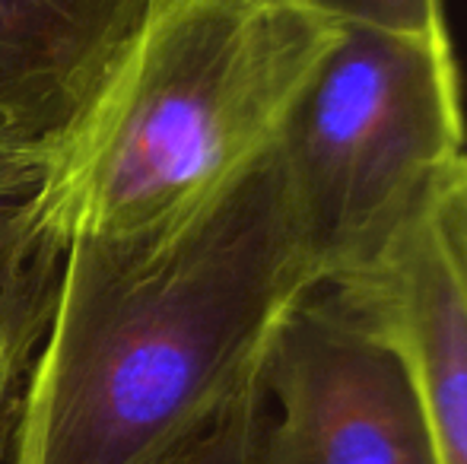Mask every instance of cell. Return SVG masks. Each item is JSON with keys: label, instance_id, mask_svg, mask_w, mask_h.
<instances>
[{"label": "cell", "instance_id": "obj_1", "mask_svg": "<svg viewBox=\"0 0 467 464\" xmlns=\"http://www.w3.org/2000/svg\"><path fill=\"white\" fill-rule=\"evenodd\" d=\"M321 284L277 143L150 248L74 239L13 433V464H162L258 376Z\"/></svg>", "mask_w": 467, "mask_h": 464}, {"label": "cell", "instance_id": "obj_2", "mask_svg": "<svg viewBox=\"0 0 467 464\" xmlns=\"http://www.w3.org/2000/svg\"><path fill=\"white\" fill-rule=\"evenodd\" d=\"M344 23L308 0H153L36 194L61 242L150 248L277 143Z\"/></svg>", "mask_w": 467, "mask_h": 464}, {"label": "cell", "instance_id": "obj_3", "mask_svg": "<svg viewBox=\"0 0 467 464\" xmlns=\"http://www.w3.org/2000/svg\"><path fill=\"white\" fill-rule=\"evenodd\" d=\"M464 153L451 32L344 26L277 137L289 207L321 284L369 264Z\"/></svg>", "mask_w": 467, "mask_h": 464}, {"label": "cell", "instance_id": "obj_4", "mask_svg": "<svg viewBox=\"0 0 467 464\" xmlns=\"http://www.w3.org/2000/svg\"><path fill=\"white\" fill-rule=\"evenodd\" d=\"M248 464H439L400 359L327 284L274 328Z\"/></svg>", "mask_w": 467, "mask_h": 464}, {"label": "cell", "instance_id": "obj_5", "mask_svg": "<svg viewBox=\"0 0 467 464\" xmlns=\"http://www.w3.org/2000/svg\"><path fill=\"white\" fill-rule=\"evenodd\" d=\"M400 359L439 464H467V153L385 248L327 280Z\"/></svg>", "mask_w": 467, "mask_h": 464}, {"label": "cell", "instance_id": "obj_6", "mask_svg": "<svg viewBox=\"0 0 467 464\" xmlns=\"http://www.w3.org/2000/svg\"><path fill=\"white\" fill-rule=\"evenodd\" d=\"M153 0H0V140L57 153Z\"/></svg>", "mask_w": 467, "mask_h": 464}, {"label": "cell", "instance_id": "obj_7", "mask_svg": "<svg viewBox=\"0 0 467 464\" xmlns=\"http://www.w3.org/2000/svg\"><path fill=\"white\" fill-rule=\"evenodd\" d=\"M64 248L36 194L0 204V464L10 455L26 378L55 315Z\"/></svg>", "mask_w": 467, "mask_h": 464}, {"label": "cell", "instance_id": "obj_8", "mask_svg": "<svg viewBox=\"0 0 467 464\" xmlns=\"http://www.w3.org/2000/svg\"><path fill=\"white\" fill-rule=\"evenodd\" d=\"M258 376L245 391L233 397L210 423L188 436L162 464H248L254 427H258Z\"/></svg>", "mask_w": 467, "mask_h": 464}, {"label": "cell", "instance_id": "obj_9", "mask_svg": "<svg viewBox=\"0 0 467 464\" xmlns=\"http://www.w3.org/2000/svg\"><path fill=\"white\" fill-rule=\"evenodd\" d=\"M344 26H379L420 36H449L445 0H308Z\"/></svg>", "mask_w": 467, "mask_h": 464}, {"label": "cell", "instance_id": "obj_10", "mask_svg": "<svg viewBox=\"0 0 467 464\" xmlns=\"http://www.w3.org/2000/svg\"><path fill=\"white\" fill-rule=\"evenodd\" d=\"M51 160H55L51 150L0 140V204L32 198L42 191L51 172Z\"/></svg>", "mask_w": 467, "mask_h": 464}]
</instances>
